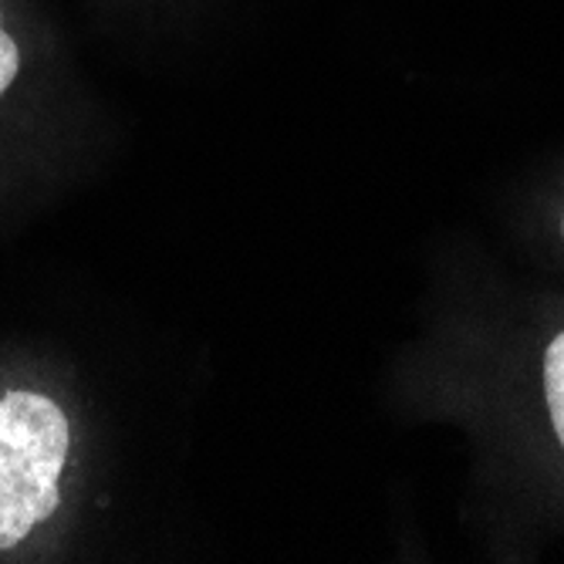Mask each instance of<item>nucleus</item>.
<instances>
[{"instance_id":"nucleus-1","label":"nucleus","mask_w":564,"mask_h":564,"mask_svg":"<svg viewBox=\"0 0 564 564\" xmlns=\"http://www.w3.org/2000/svg\"><path fill=\"white\" fill-rule=\"evenodd\" d=\"M78 426L58 389L0 382V557L34 547L68 510Z\"/></svg>"},{"instance_id":"nucleus-2","label":"nucleus","mask_w":564,"mask_h":564,"mask_svg":"<svg viewBox=\"0 0 564 564\" xmlns=\"http://www.w3.org/2000/svg\"><path fill=\"white\" fill-rule=\"evenodd\" d=\"M541 409L557 453L564 456V328H557L541 348Z\"/></svg>"},{"instance_id":"nucleus-3","label":"nucleus","mask_w":564,"mask_h":564,"mask_svg":"<svg viewBox=\"0 0 564 564\" xmlns=\"http://www.w3.org/2000/svg\"><path fill=\"white\" fill-rule=\"evenodd\" d=\"M561 240H564V210H561Z\"/></svg>"}]
</instances>
